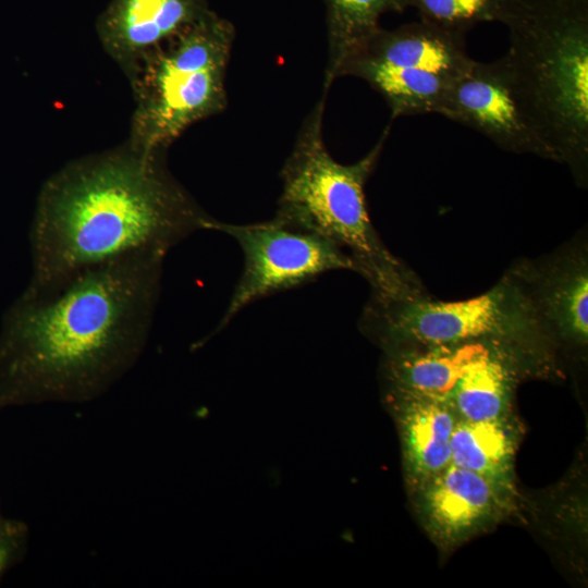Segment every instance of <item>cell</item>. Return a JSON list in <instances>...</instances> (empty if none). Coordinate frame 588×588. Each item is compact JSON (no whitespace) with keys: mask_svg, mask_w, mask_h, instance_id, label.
I'll use <instances>...</instances> for the list:
<instances>
[{"mask_svg":"<svg viewBox=\"0 0 588 588\" xmlns=\"http://www.w3.org/2000/svg\"><path fill=\"white\" fill-rule=\"evenodd\" d=\"M234 39V25L210 10L143 58L126 75L135 102L126 142L167 151L193 124L223 112Z\"/></svg>","mask_w":588,"mask_h":588,"instance_id":"5b68a950","label":"cell"},{"mask_svg":"<svg viewBox=\"0 0 588 588\" xmlns=\"http://www.w3.org/2000/svg\"><path fill=\"white\" fill-rule=\"evenodd\" d=\"M515 487L449 465L409 493L418 522L441 550L457 548L502 520Z\"/></svg>","mask_w":588,"mask_h":588,"instance_id":"30bf717a","label":"cell"},{"mask_svg":"<svg viewBox=\"0 0 588 588\" xmlns=\"http://www.w3.org/2000/svg\"><path fill=\"white\" fill-rule=\"evenodd\" d=\"M529 299L558 355L583 357L588 345V235L581 229L555 250L515 260L505 271Z\"/></svg>","mask_w":588,"mask_h":588,"instance_id":"ba28073f","label":"cell"},{"mask_svg":"<svg viewBox=\"0 0 588 588\" xmlns=\"http://www.w3.org/2000/svg\"><path fill=\"white\" fill-rule=\"evenodd\" d=\"M327 93L303 121L280 173L282 189L275 217L314 232L348 254L355 272L372 296L413 299L428 295L419 277L383 243L368 212L365 187L373 173L390 127L359 160L343 164L323 139Z\"/></svg>","mask_w":588,"mask_h":588,"instance_id":"3957f363","label":"cell"},{"mask_svg":"<svg viewBox=\"0 0 588 588\" xmlns=\"http://www.w3.org/2000/svg\"><path fill=\"white\" fill-rule=\"evenodd\" d=\"M10 558V546L7 540L0 535V574L3 571Z\"/></svg>","mask_w":588,"mask_h":588,"instance_id":"d6986e66","label":"cell"},{"mask_svg":"<svg viewBox=\"0 0 588 588\" xmlns=\"http://www.w3.org/2000/svg\"><path fill=\"white\" fill-rule=\"evenodd\" d=\"M358 322L383 351L483 342L513 348L549 375L556 371V355L529 299L506 272L490 290L467 299L370 295Z\"/></svg>","mask_w":588,"mask_h":588,"instance_id":"8992f818","label":"cell"},{"mask_svg":"<svg viewBox=\"0 0 588 588\" xmlns=\"http://www.w3.org/2000/svg\"><path fill=\"white\" fill-rule=\"evenodd\" d=\"M440 114L476 130L504 151L558 162L526 113L504 57L474 61L450 88Z\"/></svg>","mask_w":588,"mask_h":588,"instance_id":"9c48e42d","label":"cell"},{"mask_svg":"<svg viewBox=\"0 0 588 588\" xmlns=\"http://www.w3.org/2000/svg\"><path fill=\"white\" fill-rule=\"evenodd\" d=\"M210 10L206 0H111L99 14L96 30L106 52L127 75Z\"/></svg>","mask_w":588,"mask_h":588,"instance_id":"7c38bea8","label":"cell"},{"mask_svg":"<svg viewBox=\"0 0 588 588\" xmlns=\"http://www.w3.org/2000/svg\"><path fill=\"white\" fill-rule=\"evenodd\" d=\"M211 231L233 237L244 255L243 272L217 331L258 299L309 283L329 271H355L351 256L341 247L275 216L247 224L216 219Z\"/></svg>","mask_w":588,"mask_h":588,"instance_id":"52a82bcc","label":"cell"},{"mask_svg":"<svg viewBox=\"0 0 588 588\" xmlns=\"http://www.w3.org/2000/svg\"><path fill=\"white\" fill-rule=\"evenodd\" d=\"M167 151L121 146L65 164L38 195L29 286L133 254L166 256L209 216L168 169Z\"/></svg>","mask_w":588,"mask_h":588,"instance_id":"7a4b0ae2","label":"cell"},{"mask_svg":"<svg viewBox=\"0 0 588 588\" xmlns=\"http://www.w3.org/2000/svg\"><path fill=\"white\" fill-rule=\"evenodd\" d=\"M520 434L514 415L493 420L457 419L451 439V463L515 487L514 463Z\"/></svg>","mask_w":588,"mask_h":588,"instance_id":"2e32d148","label":"cell"},{"mask_svg":"<svg viewBox=\"0 0 588 588\" xmlns=\"http://www.w3.org/2000/svg\"><path fill=\"white\" fill-rule=\"evenodd\" d=\"M546 371L522 353L493 345L476 359L454 387L449 402L464 420H493L513 415L518 381Z\"/></svg>","mask_w":588,"mask_h":588,"instance_id":"5bb4252c","label":"cell"},{"mask_svg":"<svg viewBox=\"0 0 588 588\" xmlns=\"http://www.w3.org/2000/svg\"><path fill=\"white\" fill-rule=\"evenodd\" d=\"M164 257L133 254L27 285L2 321L0 400L83 399L113 381L147 339Z\"/></svg>","mask_w":588,"mask_h":588,"instance_id":"6da1fadb","label":"cell"},{"mask_svg":"<svg viewBox=\"0 0 588 588\" xmlns=\"http://www.w3.org/2000/svg\"><path fill=\"white\" fill-rule=\"evenodd\" d=\"M493 345L499 344L470 342L387 350L382 366L387 392L449 401L463 373Z\"/></svg>","mask_w":588,"mask_h":588,"instance_id":"9a60e30c","label":"cell"},{"mask_svg":"<svg viewBox=\"0 0 588 588\" xmlns=\"http://www.w3.org/2000/svg\"><path fill=\"white\" fill-rule=\"evenodd\" d=\"M516 4L517 0H409L421 21L463 34L479 23L505 24Z\"/></svg>","mask_w":588,"mask_h":588,"instance_id":"ac0fdd59","label":"cell"},{"mask_svg":"<svg viewBox=\"0 0 588 588\" xmlns=\"http://www.w3.org/2000/svg\"><path fill=\"white\" fill-rule=\"evenodd\" d=\"M504 58L526 113L577 186L588 185V0H517Z\"/></svg>","mask_w":588,"mask_h":588,"instance_id":"277c9868","label":"cell"},{"mask_svg":"<svg viewBox=\"0 0 588 588\" xmlns=\"http://www.w3.org/2000/svg\"><path fill=\"white\" fill-rule=\"evenodd\" d=\"M396 426L409 493L451 465V439L457 415L449 401L385 392Z\"/></svg>","mask_w":588,"mask_h":588,"instance_id":"4fadbf2b","label":"cell"},{"mask_svg":"<svg viewBox=\"0 0 588 588\" xmlns=\"http://www.w3.org/2000/svg\"><path fill=\"white\" fill-rule=\"evenodd\" d=\"M474 61L465 49V34L420 20L393 29L380 27L341 71L351 75L437 74L456 81Z\"/></svg>","mask_w":588,"mask_h":588,"instance_id":"8fae6325","label":"cell"},{"mask_svg":"<svg viewBox=\"0 0 588 588\" xmlns=\"http://www.w3.org/2000/svg\"><path fill=\"white\" fill-rule=\"evenodd\" d=\"M327 23V64L323 93L340 77L345 61L379 28L388 12H402L409 0H323Z\"/></svg>","mask_w":588,"mask_h":588,"instance_id":"e0dca14e","label":"cell"}]
</instances>
